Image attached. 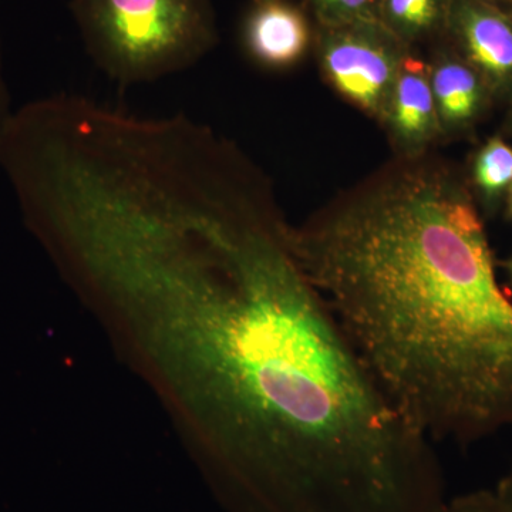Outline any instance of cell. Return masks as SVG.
<instances>
[{"label":"cell","instance_id":"cell-1","mask_svg":"<svg viewBox=\"0 0 512 512\" xmlns=\"http://www.w3.org/2000/svg\"><path fill=\"white\" fill-rule=\"evenodd\" d=\"M107 322L242 512H440L434 441L392 402L272 198L215 208L128 268Z\"/></svg>","mask_w":512,"mask_h":512},{"label":"cell","instance_id":"cell-2","mask_svg":"<svg viewBox=\"0 0 512 512\" xmlns=\"http://www.w3.org/2000/svg\"><path fill=\"white\" fill-rule=\"evenodd\" d=\"M306 274L387 396L433 441L512 427V302L443 171L404 164L292 227Z\"/></svg>","mask_w":512,"mask_h":512},{"label":"cell","instance_id":"cell-3","mask_svg":"<svg viewBox=\"0 0 512 512\" xmlns=\"http://www.w3.org/2000/svg\"><path fill=\"white\" fill-rule=\"evenodd\" d=\"M94 64L121 86L184 72L218 42L211 0H72Z\"/></svg>","mask_w":512,"mask_h":512},{"label":"cell","instance_id":"cell-4","mask_svg":"<svg viewBox=\"0 0 512 512\" xmlns=\"http://www.w3.org/2000/svg\"><path fill=\"white\" fill-rule=\"evenodd\" d=\"M404 56L399 39L382 22L333 26L320 47V64L333 89L379 120Z\"/></svg>","mask_w":512,"mask_h":512},{"label":"cell","instance_id":"cell-5","mask_svg":"<svg viewBox=\"0 0 512 512\" xmlns=\"http://www.w3.org/2000/svg\"><path fill=\"white\" fill-rule=\"evenodd\" d=\"M382 121L409 157L419 156L443 131L426 63L404 56Z\"/></svg>","mask_w":512,"mask_h":512},{"label":"cell","instance_id":"cell-6","mask_svg":"<svg viewBox=\"0 0 512 512\" xmlns=\"http://www.w3.org/2000/svg\"><path fill=\"white\" fill-rule=\"evenodd\" d=\"M249 56L268 69H288L305 56L311 30L301 10L284 0H258L244 26Z\"/></svg>","mask_w":512,"mask_h":512},{"label":"cell","instance_id":"cell-7","mask_svg":"<svg viewBox=\"0 0 512 512\" xmlns=\"http://www.w3.org/2000/svg\"><path fill=\"white\" fill-rule=\"evenodd\" d=\"M456 25L468 62L484 82L497 89H511V23L490 10L463 5L458 9Z\"/></svg>","mask_w":512,"mask_h":512},{"label":"cell","instance_id":"cell-8","mask_svg":"<svg viewBox=\"0 0 512 512\" xmlns=\"http://www.w3.org/2000/svg\"><path fill=\"white\" fill-rule=\"evenodd\" d=\"M430 82L443 130L468 126L483 109L487 83L470 63L441 59L430 67Z\"/></svg>","mask_w":512,"mask_h":512},{"label":"cell","instance_id":"cell-9","mask_svg":"<svg viewBox=\"0 0 512 512\" xmlns=\"http://www.w3.org/2000/svg\"><path fill=\"white\" fill-rule=\"evenodd\" d=\"M443 0H382L380 22L397 39H416L439 25Z\"/></svg>","mask_w":512,"mask_h":512},{"label":"cell","instance_id":"cell-10","mask_svg":"<svg viewBox=\"0 0 512 512\" xmlns=\"http://www.w3.org/2000/svg\"><path fill=\"white\" fill-rule=\"evenodd\" d=\"M473 175L485 200H498L512 183V148L501 138H491L477 154Z\"/></svg>","mask_w":512,"mask_h":512},{"label":"cell","instance_id":"cell-11","mask_svg":"<svg viewBox=\"0 0 512 512\" xmlns=\"http://www.w3.org/2000/svg\"><path fill=\"white\" fill-rule=\"evenodd\" d=\"M328 28L380 22L382 0H312Z\"/></svg>","mask_w":512,"mask_h":512},{"label":"cell","instance_id":"cell-12","mask_svg":"<svg viewBox=\"0 0 512 512\" xmlns=\"http://www.w3.org/2000/svg\"><path fill=\"white\" fill-rule=\"evenodd\" d=\"M441 512H512V503L497 490H481L446 501Z\"/></svg>","mask_w":512,"mask_h":512},{"label":"cell","instance_id":"cell-13","mask_svg":"<svg viewBox=\"0 0 512 512\" xmlns=\"http://www.w3.org/2000/svg\"><path fill=\"white\" fill-rule=\"evenodd\" d=\"M2 40H0V138L5 133L13 111L10 110L9 90L6 86L5 74H3Z\"/></svg>","mask_w":512,"mask_h":512},{"label":"cell","instance_id":"cell-14","mask_svg":"<svg viewBox=\"0 0 512 512\" xmlns=\"http://www.w3.org/2000/svg\"><path fill=\"white\" fill-rule=\"evenodd\" d=\"M497 491L512 503V466L508 473L505 474L503 480L500 481V484H498Z\"/></svg>","mask_w":512,"mask_h":512},{"label":"cell","instance_id":"cell-15","mask_svg":"<svg viewBox=\"0 0 512 512\" xmlns=\"http://www.w3.org/2000/svg\"><path fill=\"white\" fill-rule=\"evenodd\" d=\"M507 194V214L508 217L512 218V183L510 188H508Z\"/></svg>","mask_w":512,"mask_h":512},{"label":"cell","instance_id":"cell-16","mask_svg":"<svg viewBox=\"0 0 512 512\" xmlns=\"http://www.w3.org/2000/svg\"><path fill=\"white\" fill-rule=\"evenodd\" d=\"M505 272H507L508 279H510V284L512 286V256L508 258L507 261L503 264Z\"/></svg>","mask_w":512,"mask_h":512}]
</instances>
